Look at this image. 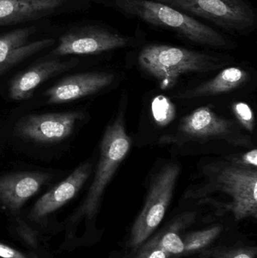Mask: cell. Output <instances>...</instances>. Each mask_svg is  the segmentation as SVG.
Returning <instances> with one entry per match:
<instances>
[{
    "mask_svg": "<svg viewBox=\"0 0 257 258\" xmlns=\"http://www.w3.org/2000/svg\"><path fill=\"white\" fill-rule=\"evenodd\" d=\"M180 174L179 164L169 162L152 177L144 206L131 230V247H138L144 242L162 221Z\"/></svg>",
    "mask_w": 257,
    "mask_h": 258,
    "instance_id": "5b68a950",
    "label": "cell"
},
{
    "mask_svg": "<svg viewBox=\"0 0 257 258\" xmlns=\"http://www.w3.org/2000/svg\"><path fill=\"white\" fill-rule=\"evenodd\" d=\"M133 42L132 37L118 30L100 25H85L63 35L52 53L57 56L98 54L125 48Z\"/></svg>",
    "mask_w": 257,
    "mask_h": 258,
    "instance_id": "52a82bcc",
    "label": "cell"
},
{
    "mask_svg": "<svg viewBox=\"0 0 257 258\" xmlns=\"http://www.w3.org/2000/svg\"><path fill=\"white\" fill-rule=\"evenodd\" d=\"M83 117L78 111L29 115L15 125V133L24 139L42 144L60 142L70 136Z\"/></svg>",
    "mask_w": 257,
    "mask_h": 258,
    "instance_id": "9c48e42d",
    "label": "cell"
},
{
    "mask_svg": "<svg viewBox=\"0 0 257 258\" xmlns=\"http://www.w3.org/2000/svg\"><path fill=\"white\" fill-rule=\"evenodd\" d=\"M17 231L21 239L32 246L37 245V236L36 233L24 222L20 223L17 227Z\"/></svg>",
    "mask_w": 257,
    "mask_h": 258,
    "instance_id": "603a6c76",
    "label": "cell"
},
{
    "mask_svg": "<svg viewBox=\"0 0 257 258\" xmlns=\"http://www.w3.org/2000/svg\"><path fill=\"white\" fill-rule=\"evenodd\" d=\"M132 140L127 134L122 113L107 126L101 144L99 161L93 181L82 204L72 218H92L98 212L106 188L131 150Z\"/></svg>",
    "mask_w": 257,
    "mask_h": 258,
    "instance_id": "3957f363",
    "label": "cell"
},
{
    "mask_svg": "<svg viewBox=\"0 0 257 258\" xmlns=\"http://www.w3.org/2000/svg\"><path fill=\"white\" fill-rule=\"evenodd\" d=\"M108 73L91 72L69 76L45 92L50 104H63L89 96L108 87L114 80Z\"/></svg>",
    "mask_w": 257,
    "mask_h": 258,
    "instance_id": "30bf717a",
    "label": "cell"
},
{
    "mask_svg": "<svg viewBox=\"0 0 257 258\" xmlns=\"http://www.w3.org/2000/svg\"><path fill=\"white\" fill-rule=\"evenodd\" d=\"M211 180V192H220L229 197L226 212L236 221L257 218L256 168L235 163L224 165Z\"/></svg>",
    "mask_w": 257,
    "mask_h": 258,
    "instance_id": "8992f818",
    "label": "cell"
},
{
    "mask_svg": "<svg viewBox=\"0 0 257 258\" xmlns=\"http://www.w3.org/2000/svg\"><path fill=\"white\" fill-rule=\"evenodd\" d=\"M232 110L239 123L250 132L254 130V115L248 104L237 102L232 106Z\"/></svg>",
    "mask_w": 257,
    "mask_h": 258,
    "instance_id": "ffe728a7",
    "label": "cell"
},
{
    "mask_svg": "<svg viewBox=\"0 0 257 258\" xmlns=\"http://www.w3.org/2000/svg\"><path fill=\"white\" fill-rule=\"evenodd\" d=\"M36 31V27L17 29L0 35V74L45 48L54 45L52 39L29 42V38Z\"/></svg>",
    "mask_w": 257,
    "mask_h": 258,
    "instance_id": "7c38bea8",
    "label": "cell"
},
{
    "mask_svg": "<svg viewBox=\"0 0 257 258\" xmlns=\"http://www.w3.org/2000/svg\"><path fill=\"white\" fill-rule=\"evenodd\" d=\"M92 171V164L89 162L77 167L64 180L39 199L29 215L30 218L42 219L64 206L79 192Z\"/></svg>",
    "mask_w": 257,
    "mask_h": 258,
    "instance_id": "8fae6325",
    "label": "cell"
},
{
    "mask_svg": "<svg viewBox=\"0 0 257 258\" xmlns=\"http://www.w3.org/2000/svg\"><path fill=\"white\" fill-rule=\"evenodd\" d=\"M0 258H32L9 245L0 243Z\"/></svg>",
    "mask_w": 257,
    "mask_h": 258,
    "instance_id": "d4e9b609",
    "label": "cell"
},
{
    "mask_svg": "<svg viewBox=\"0 0 257 258\" xmlns=\"http://www.w3.org/2000/svg\"><path fill=\"white\" fill-rule=\"evenodd\" d=\"M137 61L140 68L158 80L163 89L172 87L181 76L211 72L228 63L220 56L163 44L143 47Z\"/></svg>",
    "mask_w": 257,
    "mask_h": 258,
    "instance_id": "7a4b0ae2",
    "label": "cell"
},
{
    "mask_svg": "<svg viewBox=\"0 0 257 258\" xmlns=\"http://www.w3.org/2000/svg\"><path fill=\"white\" fill-rule=\"evenodd\" d=\"M222 230V227L216 226L189 235L184 240V254L199 251L208 246L220 235Z\"/></svg>",
    "mask_w": 257,
    "mask_h": 258,
    "instance_id": "e0dca14e",
    "label": "cell"
},
{
    "mask_svg": "<svg viewBox=\"0 0 257 258\" xmlns=\"http://www.w3.org/2000/svg\"><path fill=\"white\" fill-rule=\"evenodd\" d=\"M248 79L249 74L247 71L236 67H231L223 70L212 80L181 92L178 95V98L193 99L227 93L243 86Z\"/></svg>",
    "mask_w": 257,
    "mask_h": 258,
    "instance_id": "2e32d148",
    "label": "cell"
},
{
    "mask_svg": "<svg viewBox=\"0 0 257 258\" xmlns=\"http://www.w3.org/2000/svg\"><path fill=\"white\" fill-rule=\"evenodd\" d=\"M152 113L158 125L165 126L175 118V106L168 98L160 95L152 101Z\"/></svg>",
    "mask_w": 257,
    "mask_h": 258,
    "instance_id": "ac0fdd59",
    "label": "cell"
},
{
    "mask_svg": "<svg viewBox=\"0 0 257 258\" xmlns=\"http://www.w3.org/2000/svg\"><path fill=\"white\" fill-rule=\"evenodd\" d=\"M51 178L49 174L42 172L0 176V203L13 213H18L24 203Z\"/></svg>",
    "mask_w": 257,
    "mask_h": 258,
    "instance_id": "4fadbf2b",
    "label": "cell"
},
{
    "mask_svg": "<svg viewBox=\"0 0 257 258\" xmlns=\"http://www.w3.org/2000/svg\"><path fill=\"white\" fill-rule=\"evenodd\" d=\"M116 10L186 41L214 48H230L232 41L213 27L170 6L153 0H112Z\"/></svg>",
    "mask_w": 257,
    "mask_h": 258,
    "instance_id": "6da1fadb",
    "label": "cell"
},
{
    "mask_svg": "<svg viewBox=\"0 0 257 258\" xmlns=\"http://www.w3.org/2000/svg\"><path fill=\"white\" fill-rule=\"evenodd\" d=\"M66 2L67 0H0V27L48 16Z\"/></svg>",
    "mask_w": 257,
    "mask_h": 258,
    "instance_id": "9a60e30c",
    "label": "cell"
},
{
    "mask_svg": "<svg viewBox=\"0 0 257 258\" xmlns=\"http://www.w3.org/2000/svg\"><path fill=\"white\" fill-rule=\"evenodd\" d=\"M78 60L72 58L62 61L49 59L35 65L16 77L11 83L9 94L12 99L22 101L31 98L35 89L48 79L75 68Z\"/></svg>",
    "mask_w": 257,
    "mask_h": 258,
    "instance_id": "5bb4252c",
    "label": "cell"
},
{
    "mask_svg": "<svg viewBox=\"0 0 257 258\" xmlns=\"http://www.w3.org/2000/svg\"><path fill=\"white\" fill-rule=\"evenodd\" d=\"M232 163L237 164L241 166L256 168L257 151L256 149L247 151V153L241 155L239 158L233 159Z\"/></svg>",
    "mask_w": 257,
    "mask_h": 258,
    "instance_id": "cb8c5ba5",
    "label": "cell"
},
{
    "mask_svg": "<svg viewBox=\"0 0 257 258\" xmlns=\"http://www.w3.org/2000/svg\"><path fill=\"white\" fill-rule=\"evenodd\" d=\"M256 255V248L255 247L213 252V256L215 258H255Z\"/></svg>",
    "mask_w": 257,
    "mask_h": 258,
    "instance_id": "7402d4cb",
    "label": "cell"
},
{
    "mask_svg": "<svg viewBox=\"0 0 257 258\" xmlns=\"http://www.w3.org/2000/svg\"><path fill=\"white\" fill-rule=\"evenodd\" d=\"M237 135L238 132L232 121L218 116L209 107H202L183 118L176 135L163 138L162 142L179 144L189 140L224 139L232 141V144L244 143Z\"/></svg>",
    "mask_w": 257,
    "mask_h": 258,
    "instance_id": "ba28073f",
    "label": "cell"
},
{
    "mask_svg": "<svg viewBox=\"0 0 257 258\" xmlns=\"http://www.w3.org/2000/svg\"><path fill=\"white\" fill-rule=\"evenodd\" d=\"M153 1L167 5L193 18H203L229 33L245 35L256 27V12L246 0Z\"/></svg>",
    "mask_w": 257,
    "mask_h": 258,
    "instance_id": "277c9868",
    "label": "cell"
},
{
    "mask_svg": "<svg viewBox=\"0 0 257 258\" xmlns=\"http://www.w3.org/2000/svg\"><path fill=\"white\" fill-rule=\"evenodd\" d=\"M169 254L158 245L156 237L147 242L139 251L137 255L132 258H167Z\"/></svg>",
    "mask_w": 257,
    "mask_h": 258,
    "instance_id": "44dd1931",
    "label": "cell"
},
{
    "mask_svg": "<svg viewBox=\"0 0 257 258\" xmlns=\"http://www.w3.org/2000/svg\"><path fill=\"white\" fill-rule=\"evenodd\" d=\"M159 246L169 255L184 254V240L175 230H167L164 234L157 236Z\"/></svg>",
    "mask_w": 257,
    "mask_h": 258,
    "instance_id": "d6986e66",
    "label": "cell"
}]
</instances>
